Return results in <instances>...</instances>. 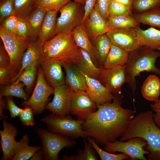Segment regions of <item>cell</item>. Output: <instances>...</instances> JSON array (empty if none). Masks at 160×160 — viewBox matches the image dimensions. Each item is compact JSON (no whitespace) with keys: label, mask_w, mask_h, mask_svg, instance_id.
Wrapping results in <instances>:
<instances>
[{"label":"cell","mask_w":160,"mask_h":160,"mask_svg":"<svg viewBox=\"0 0 160 160\" xmlns=\"http://www.w3.org/2000/svg\"><path fill=\"white\" fill-rule=\"evenodd\" d=\"M152 111L154 112L153 113V120L160 129V99H158L154 102V103L151 105Z\"/></svg>","instance_id":"cell-47"},{"label":"cell","mask_w":160,"mask_h":160,"mask_svg":"<svg viewBox=\"0 0 160 160\" xmlns=\"http://www.w3.org/2000/svg\"><path fill=\"white\" fill-rule=\"evenodd\" d=\"M14 15L18 18L26 20L36 8L34 0H14Z\"/></svg>","instance_id":"cell-34"},{"label":"cell","mask_w":160,"mask_h":160,"mask_svg":"<svg viewBox=\"0 0 160 160\" xmlns=\"http://www.w3.org/2000/svg\"><path fill=\"white\" fill-rule=\"evenodd\" d=\"M125 65L107 68L99 67L98 80L113 95L120 94L121 87L127 82Z\"/></svg>","instance_id":"cell-11"},{"label":"cell","mask_w":160,"mask_h":160,"mask_svg":"<svg viewBox=\"0 0 160 160\" xmlns=\"http://www.w3.org/2000/svg\"><path fill=\"white\" fill-rule=\"evenodd\" d=\"M134 28L111 29L106 34L113 44L128 53L141 46L140 42Z\"/></svg>","instance_id":"cell-12"},{"label":"cell","mask_w":160,"mask_h":160,"mask_svg":"<svg viewBox=\"0 0 160 160\" xmlns=\"http://www.w3.org/2000/svg\"><path fill=\"white\" fill-rule=\"evenodd\" d=\"M45 59L41 43L38 39L35 41H32L23 56L21 69L17 78L23 70L32 63L37 61L40 64Z\"/></svg>","instance_id":"cell-22"},{"label":"cell","mask_w":160,"mask_h":160,"mask_svg":"<svg viewBox=\"0 0 160 160\" xmlns=\"http://www.w3.org/2000/svg\"><path fill=\"white\" fill-rule=\"evenodd\" d=\"M128 53L122 49L112 44L103 66L110 68L125 65L128 60Z\"/></svg>","instance_id":"cell-26"},{"label":"cell","mask_w":160,"mask_h":160,"mask_svg":"<svg viewBox=\"0 0 160 160\" xmlns=\"http://www.w3.org/2000/svg\"><path fill=\"white\" fill-rule=\"evenodd\" d=\"M37 132L41 142V149L45 160H60L58 155L61 150L76 144L73 139L45 129L39 128Z\"/></svg>","instance_id":"cell-7"},{"label":"cell","mask_w":160,"mask_h":160,"mask_svg":"<svg viewBox=\"0 0 160 160\" xmlns=\"http://www.w3.org/2000/svg\"><path fill=\"white\" fill-rule=\"evenodd\" d=\"M0 36L9 56L10 65L18 73L21 69L23 56L32 41L29 37H20L11 33L1 25Z\"/></svg>","instance_id":"cell-6"},{"label":"cell","mask_w":160,"mask_h":160,"mask_svg":"<svg viewBox=\"0 0 160 160\" xmlns=\"http://www.w3.org/2000/svg\"><path fill=\"white\" fill-rule=\"evenodd\" d=\"M14 0H1L0 3V22L8 17L14 15Z\"/></svg>","instance_id":"cell-41"},{"label":"cell","mask_w":160,"mask_h":160,"mask_svg":"<svg viewBox=\"0 0 160 160\" xmlns=\"http://www.w3.org/2000/svg\"><path fill=\"white\" fill-rule=\"evenodd\" d=\"M71 0H34L36 7L42 8L47 11H59Z\"/></svg>","instance_id":"cell-38"},{"label":"cell","mask_w":160,"mask_h":160,"mask_svg":"<svg viewBox=\"0 0 160 160\" xmlns=\"http://www.w3.org/2000/svg\"><path fill=\"white\" fill-rule=\"evenodd\" d=\"M132 10L123 4L111 0L109 8V17L132 15Z\"/></svg>","instance_id":"cell-40"},{"label":"cell","mask_w":160,"mask_h":160,"mask_svg":"<svg viewBox=\"0 0 160 160\" xmlns=\"http://www.w3.org/2000/svg\"><path fill=\"white\" fill-rule=\"evenodd\" d=\"M80 4L70 1L60 9V16L57 19V35L71 33L82 23L84 11Z\"/></svg>","instance_id":"cell-8"},{"label":"cell","mask_w":160,"mask_h":160,"mask_svg":"<svg viewBox=\"0 0 160 160\" xmlns=\"http://www.w3.org/2000/svg\"><path fill=\"white\" fill-rule=\"evenodd\" d=\"M25 86L23 82L17 80L9 84L4 85L0 88V98L10 96L27 100L28 95L24 89Z\"/></svg>","instance_id":"cell-33"},{"label":"cell","mask_w":160,"mask_h":160,"mask_svg":"<svg viewBox=\"0 0 160 160\" xmlns=\"http://www.w3.org/2000/svg\"><path fill=\"white\" fill-rule=\"evenodd\" d=\"M18 72L10 64L0 66V84L7 85L12 83L17 79Z\"/></svg>","instance_id":"cell-37"},{"label":"cell","mask_w":160,"mask_h":160,"mask_svg":"<svg viewBox=\"0 0 160 160\" xmlns=\"http://www.w3.org/2000/svg\"><path fill=\"white\" fill-rule=\"evenodd\" d=\"M97 0H86L84 9V13L83 17V22L89 15L96 4Z\"/></svg>","instance_id":"cell-49"},{"label":"cell","mask_w":160,"mask_h":160,"mask_svg":"<svg viewBox=\"0 0 160 160\" xmlns=\"http://www.w3.org/2000/svg\"><path fill=\"white\" fill-rule=\"evenodd\" d=\"M40 63L34 62L26 67L20 74L16 80L23 82L26 86V92L28 95L31 92L36 78Z\"/></svg>","instance_id":"cell-28"},{"label":"cell","mask_w":160,"mask_h":160,"mask_svg":"<svg viewBox=\"0 0 160 160\" xmlns=\"http://www.w3.org/2000/svg\"><path fill=\"white\" fill-rule=\"evenodd\" d=\"M6 108V104L4 100L2 98H0V119L5 118V117L3 113V110Z\"/></svg>","instance_id":"cell-51"},{"label":"cell","mask_w":160,"mask_h":160,"mask_svg":"<svg viewBox=\"0 0 160 160\" xmlns=\"http://www.w3.org/2000/svg\"><path fill=\"white\" fill-rule=\"evenodd\" d=\"M17 19L15 15H12L4 19L0 25L9 32L16 35Z\"/></svg>","instance_id":"cell-44"},{"label":"cell","mask_w":160,"mask_h":160,"mask_svg":"<svg viewBox=\"0 0 160 160\" xmlns=\"http://www.w3.org/2000/svg\"><path fill=\"white\" fill-rule=\"evenodd\" d=\"M54 89L53 100L47 103L45 108L57 115L69 114L74 91L66 84Z\"/></svg>","instance_id":"cell-13"},{"label":"cell","mask_w":160,"mask_h":160,"mask_svg":"<svg viewBox=\"0 0 160 160\" xmlns=\"http://www.w3.org/2000/svg\"><path fill=\"white\" fill-rule=\"evenodd\" d=\"M72 34L77 46L87 52L95 66L99 67L97 51L86 32L83 22L74 29Z\"/></svg>","instance_id":"cell-20"},{"label":"cell","mask_w":160,"mask_h":160,"mask_svg":"<svg viewBox=\"0 0 160 160\" xmlns=\"http://www.w3.org/2000/svg\"><path fill=\"white\" fill-rule=\"evenodd\" d=\"M44 159V155L42 150H40L36 152L30 159V160H41Z\"/></svg>","instance_id":"cell-50"},{"label":"cell","mask_w":160,"mask_h":160,"mask_svg":"<svg viewBox=\"0 0 160 160\" xmlns=\"http://www.w3.org/2000/svg\"><path fill=\"white\" fill-rule=\"evenodd\" d=\"M157 49L159 51H160V47H158Z\"/></svg>","instance_id":"cell-54"},{"label":"cell","mask_w":160,"mask_h":160,"mask_svg":"<svg viewBox=\"0 0 160 160\" xmlns=\"http://www.w3.org/2000/svg\"><path fill=\"white\" fill-rule=\"evenodd\" d=\"M93 44L98 54L99 67L103 66L113 44L106 33L97 36Z\"/></svg>","instance_id":"cell-31"},{"label":"cell","mask_w":160,"mask_h":160,"mask_svg":"<svg viewBox=\"0 0 160 160\" xmlns=\"http://www.w3.org/2000/svg\"><path fill=\"white\" fill-rule=\"evenodd\" d=\"M97 104L86 91L74 92L72 97L69 113L83 121L88 114L96 111Z\"/></svg>","instance_id":"cell-14"},{"label":"cell","mask_w":160,"mask_h":160,"mask_svg":"<svg viewBox=\"0 0 160 160\" xmlns=\"http://www.w3.org/2000/svg\"><path fill=\"white\" fill-rule=\"evenodd\" d=\"M40 65L45 79L50 86L55 88L65 84L60 61L45 58Z\"/></svg>","instance_id":"cell-16"},{"label":"cell","mask_w":160,"mask_h":160,"mask_svg":"<svg viewBox=\"0 0 160 160\" xmlns=\"http://www.w3.org/2000/svg\"><path fill=\"white\" fill-rule=\"evenodd\" d=\"M84 74L87 87L86 92L97 105L112 101L113 95L98 79Z\"/></svg>","instance_id":"cell-17"},{"label":"cell","mask_w":160,"mask_h":160,"mask_svg":"<svg viewBox=\"0 0 160 160\" xmlns=\"http://www.w3.org/2000/svg\"><path fill=\"white\" fill-rule=\"evenodd\" d=\"M115 1L123 4L130 9H132L133 0H112Z\"/></svg>","instance_id":"cell-52"},{"label":"cell","mask_w":160,"mask_h":160,"mask_svg":"<svg viewBox=\"0 0 160 160\" xmlns=\"http://www.w3.org/2000/svg\"><path fill=\"white\" fill-rule=\"evenodd\" d=\"M46 59H52L62 62L73 63L78 56L79 47L72 33H61L42 44Z\"/></svg>","instance_id":"cell-4"},{"label":"cell","mask_w":160,"mask_h":160,"mask_svg":"<svg viewBox=\"0 0 160 160\" xmlns=\"http://www.w3.org/2000/svg\"><path fill=\"white\" fill-rule=\"evenodd\" d=\"M97 153L89 142H85L84 148L83 150L79 149L76 155L67 156L65 155L63 158L65 160H97L98 159Z\"/></svg>","instance_id":"cell-35"},{"label":"cell","mask_w":160,"mask_h":160,"mask_svg":"<svg viewBox=\"0 0 160 160\" xmlns=\"http://www.w3.org/2000/svg\"><path fill=\"white\" fill-rule=\"evenodd\" d=\"M73 63L84 74L98 79L99 68L95 66L89 55L85 50L79 47L78 56Z\"/></svg>","instance_id":"cell-23"},{"label":"cell","mask_w":160,"mask_h":160,"mask_svg":"<svg viewBox=\"0 0 160 160\" xmlns=\"http://www.w3.org/2000/svg\"><path fill=\"white\" fill-rule=\"evenodd\" d=\"M2 42H1L0 45V66L10 64L9 56Z\"/></svg>","instance_id":"cell-48"},{"label":"cell","mask_w":160,"mask_h":160,"mask_svg":"<svg viewBox=\"0 0 160 160\" xmlns=\"http://www.w3.org/2000/svg\"><path fill=\"white\" fill-rule=\"evenodd\" d=\"M106 21L108 30L114 28H137L139 27L140 24L132 15L109 17Z\"/></svg>","instance_id":"cell-32"},{"label":"cell","mask_w":160,"mask_h":160,"mask_svg":"<svg viewBox=\"0 0 160 160\" xmlns=\"http://www.w3.org/2000/svg\"></svg>","instance_id":"cell-55"},{"label":"cell","mask_w":160,"mask_h":160,"mask_svg":"<svg viewBox=\"0 0 160 160\" xmlns=\"http://www.w3.org/2000/svg\"><path fill=\"white\" fill-rule=\"evenodd\" d=\"M160 7V0H133L132 9L140 13Z\"/></svg>","instance_id":"cell-39"},{"label":"cell","mask_w":160,"mask_h":160,"mask_svg":"<svg viewBox=\"0 0 160 160\" xmlns=\"http://www.w3.org/2000/svg\"><path fill=\"white\" fill-rule=\"evenodd\" d=\"M33 110L29 107H25L19 116L22 124L26 126H32L35 124Z\"/></svg>","instance_id":"cell-42"},{"label":"cell","mask_w":160,"mask_h":160,"mask_svg":"<svg viewBox=\"0 0 160 160\" xmlns=\"http://www.w3.org/2000/svg\"><path fill=\"white\" fill-rule=\"evenodd\" d=\"M66 73L65 84L74 92L86 91V81L84 73L72 62H62Z\"/></svg>","instance_id":"cell-18"},{"label":"cell","mask_w":160,"mask_h":160,"mask_svg":"<svg viewBox=\"0 0 160 160\" xmlns=\"http://www.w3.org/2000/svg\"><path fill=\"white\" fill-rule=\"evenodd\" d=\"M47 11L36 7L26 21L28 26L29 37L32 41L38 39V35Z\"/></svg>","instance_id":"cell-27"},{"label":"cell","mask_w":160,"mask_h":160,"mask_svg":"<svg viewBox=\"0 0 160 160\" xmlns=\"http://www.w3.org/2000/svg\"><path fill=\"white\" fill-rule=\"evenodd\" d=\"M29 140L28 135H24L19 141L15 152L12 160H28L34 154L40 150V146H31L28 144Z\"/></svg>","instance_id":"cell-29"},{"label":"cell","mask_w":160,"mask_h":160,"mask_svg":"<svg viewBox=\"0 0 160 160\" xmlns=\"http://www.w3.org/2000/svg\"><path fill=\"white\" fill-rule=\"evenodd\" d=\"M111 0H97L94 8L106 21L109 17V8Z\"/></svg>","instance_id":"cell-43"},{"label":"cell","mask_w":160,"mask_h":160,"mask_svg":"<svg viewBox=\"0 0 160 160\" xmlns=\"http://www.w3.org/2000/svg\"><path fill=\"white\" fill-rule=\"evenodd\" d=\"M141 92L145 99L154 102L157 101L160 93V78L154 75H149L143 83Z\"/></svg>","instance_id":"cell-25"},{"label":"cell","mask_w":160,"mask_h":160,"mask_svg":"<svg viewBox=\"0 0 160 160\" xmlns=\"http://www.w3.org/2000/svg\"><path fill=\"white\" fill-rule=\"evenodd\" d=\"M58 11H47L38 35L42 44L54 38L57 34L56 18Z\"/></svg>","instance_id":"cell-21"},{"label":"cell","mask_w":160,"mask_h":160,"mask_svg":"<svg viewBox=\"0 0 160 160\" xmlns=\"http://www.w3.org/2000/svg\"><path fill=\"white\" fill-rule=\"evenodd\" d=\"M48 130L72 139L87 137L82 128V120L73 119L68 114L59 115L51 113L41 119Z\"/></svg>","instance_id":"cell-5"},{"label":"cell","mask_w":160,"mask_h":160,"mask_svg":"<svg viewBox=\"0 0 160 160\" xmlns=\"http://www.w3.org/2000/svg\"><path fill=\"white\" fill-rule=\"evenodd\" d=\"M160 57V51L150 47L142 46L128 53L126 64L127 82L132 89L133 94L136 89L135 77L140 76L141 72H151L160 75V69L155 63Z\"/></svg>","instance_id":"cell-3"},{"label":"cell","mask_w":160,"mask_h":160,"mask_svg":"<svg viewBox=\"0 0 160 160\" xmlns=\"http://www.w3.org/2000/svg\"><path fill=\"white\" fill-rule=\"evenodd\" d=\"M137 35L141 46H147L156 49L160 47V30L151 27L145 30L136 28Z\"/></svg>","instance_id":"cell-24"},{"label":"cell","mask_w":160,"mask_h":160,"mask_svg":"<svg viewBox=\"0 0 160 160\" xmlns=\"http://www.w3.org/2000/svg\"><path fill=\"white\" fill-rule=\"evenodd\" d=\"M16 35L20 37L30 38L29 28L26 20L18 18Z\"/></svg>","instance_id":"cell-46"},{"label":"cell","mask_w":160,"mask_h":160,"mask_svg":"<svg viewBox=\"0 0 160 160\" xmlns=\"http://www.w3.org/2000/svg\"><path fill=\"white\" fill-rule=\"evenodd\" d=\"M136 137L147 142L146 150L149 152L148 160H160V129L153 120L152 111L141 112L134 117L119 141Z\"/></svg>","instance_id":"cell-2"},{"label":"cell","mask_w":160,"mask_h":160,"mask_svg":"<svg viewBox=\"0 0 160 160\" xmlns=\"http://www.w3.org/2000/svg\"><path fill=\"white\" fill-rule=\"evenodd\" d=\"M75 1L80 4H85L86 0H74Z\"/></svg>","instance_id":"cell-53"},{"label":"cell","mask_w":160,"mask_h":160,"mask_svg":"<svg viewBox=\"0 0 160 160\" xmlns=\"http://www.w3.org/2000/svg\"><path fill=\"white\" fill-rule=\"evenodd\" d=\"M132 16L140 23L160 29V7L134 13Z\"/></svg>","instance_id":"cell-30"},{"label":"cell","mask_w":160,"mask_h":160,"mask_svg":"<svg viewBox=\"0 0 160 160\" xmlns=\"http://www.w3.org/2000/svg\"><path fill=\"white\" fill-rule=\"evenodd\" d=\"M5 97L4 100L6 104V109L9 111L11 116L12 118H15L19 116L23 108H20L16 105L12 99V97Z\"/></svg>","instance_id":"cell-45"},{"label":"cell","mask_w":160,"mask_h":160,"mask_svg":"<svg viewBox=\"0 0 160 160\" xmlns=\"http://www.w3.org/2000/svg\"><path fill=\"white\" fill-rule=\"evenodd\" d=\"M83 22L86 32L92 43L97 36L106 33L108 30L107 21L94 8Z\"/></svg>","instance_id":"cell-19"},{"label":"cell","mask_w":160,"mask_h":160,"mask_svg":"<svg viewBox=\"0 0 160 160\" xmlns=\"http://www.w3.org/2000/svg\"><path fill=\"white\" fill-rule=\"evenodd\" d=\"M3 129L0 130L1 145L3 153L2 160H12L18 144L15 137L17 134V128L6 120L2 121Z\"/></svg>","instance_id":"cell-15"},{"label":"cell","mask_w":160,"mask_h":160,"mask_svg":"<svg viewBox=\"0 0 160 160\" xmlns=\"http://www.w3.org/2000/svg\"><path fill=\"white\" fill-rule=\"evenodd\" d=\"M54 90V88L49 85L45 80L40 65L32 94L29 98L22 102V105L30 107L34 114H40L46 108L48 98L53 94Z\"/></svg>","instance_id":"cell-9"},{"label":"cell","mask_w":160,"mask_h":160,"mask_svg":"<svg viewBox=\"0 0 160 160\" xmlns=\"http://www.w3.org/2000/svg\"><path fill=\"white\" fill-rule=\"evenodd\" d=\"M123 95H113V102L97 105V111L87 114L82 128L87 137L104 145L116 140L127 129L134 111L121 106Z\"/></svg>","instance_id":"cell-1"},{"label":"cell","mask_w":160,"mask_h":160,"mask_svg":"<svg viewBox=\"0 0 160 160\" xmlns=\"http://www.w3.org/2000/svg\"><path fill=\"white\" fill-rule=\"evenodd\" d=\"M88 142L95 150L102 160H131V158L127 154L122 153L119 154L111 153L103 150L97 145V143L92 138L88 137Z\"/></svg>","instance_id":"cell-36"},{"label":"cell","mask_w":160,"mask_h":160,"mask_svg":"<svg viewBox=\"0 0 160 160\" xmlns=\"http://www.w3.org/2000/svg\"><path fill=\"white\" fill-rule=\"evenodd\" d=\"M147 143L144 139L139 137L130 138L128 141L124 142L117 140L109 143L104 145V150L110 153L119 152L128 155L132 160H147L145 154L149 152L144 149Z\"/></svg>","instance_id":"cell-10"}]
</instances>
